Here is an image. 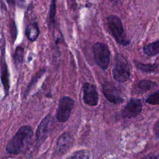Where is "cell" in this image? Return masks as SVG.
<instances>
[{
    "label": "cell",
    "mask_w": 159,
    "mask_h": 159,
    "mask_svg": "<svg viewBox=\"0 0 159 159\" xmlns=\"http://www.w3.org/2000/svg\"><path fill=\"white\" fill-rule=\"evenodd\" d=\"M34 136L33 129L29 126H23L19 129L13 138L6 145V151L12 155H17L23 152Z\"/></svg>",
    "instance_id": "1"
},
{
    "label": "cell",
    "mask_w": 159,
    "mask_h": 159,
    "mask_svg": "<svg viewBox=\"0 0 159 159\" xmlns=\"http://www.w3.org/2000/svg\"><path fill=\"white\" fill-rule=\"evenodd\" d=\"M107 24L110 33L118 43L121 45H127L130 40L127 39L124 26L120 19L114 15H111L107 18Z\"/></svg>",
    "instance_id": "2"
},
{
    "label": "cell",
    "mask_w": 159,
    "mask_h": 159,
    "mask_svg": "<svg viewBox=\"0 0 159 159\" xmlns=\"http://www.w3.org/2000/svg\"><path fill=\"white\" fill-rule=\"evenodd\" d=\"M113 78L118 82H125L130 77V68L128 62L124 56L118 54L116 57V64L113 70Z\"/></svg>",
    "instance_id": "3"
},
{
    "label": "cell",
    "mask_w": 159,
    "mask_h": 159,
    "mask_svg": "<svg viewBox=\"0 0 159 159\" xmlns=\"http://www.w3.org/2000/svg\"><path fill=\"white\" fill-rule=\"evenodd\" d=\"M96 63L102 69L107 70L110 65V51L108 47L102 43H96L93 48Z\"/></svg>",
    "instance_id": "4"
},
{
    "label": "cell",
    "mask_w": 159,
    "mask_h": 159,
    "mask_svg": "<svg viewBox=\"0 0 159 159\" xmlns=\"http://www.w3.org/2000/svg\"><path fill=\"white\" fill-rule=\"evenodd\" d=\"M75 105L74 99L68 96L62 97L59 101L58 108H57L56 118L61 123H65L69 118L71 110Z\"/></svg>",
    "instance_id": "5"
},
{
    "label": "cell",
    "mask_w": 159,
    "mask_h": 159,
    "mask_svg": "<svg viewBox=\"0 0 159 159\" xmlns=\"http://www.w3.org/2000/svg\"><path fill=\"white\" fill-rule=\"evenodd\" d=\"M54 124V118L51 115L45 116L44 119L40 122L37 133H36V142L38 144H42L49 135Z\"/></svg>",
    "instance_id": "6"
},
{
    "label": "cell",
    "mask_w": 159,
    "mask_h": 159,
    "mask_svg": "<svg viewBox=\"0 0 159 159\" xmlns=\"http://www.w3.org/2000/svg\"><path fill=\"white\" fill-rule=\"evenodd\" d=\"M83 100L85 104L90 107L97 105L99 102V95L94 85L89 82L83 84Z\"/></svg>",
    "instance_id": "7"
},
{
    "label": "cell",
    "mask_w": 159,
    "mask_h": 159,
    "mask_svg": "<svg viewBox=\"0 0 159 159\" xmlns=\"http://www.w3.org/2000/svg\"><path fill=\"white\" fill-rule=\"evenodd\" d=\"M142 110V102L140 99H132L122 110V116L124 118L136 117Z\"/></svg>",
    "instance_id": "8"
},
{
    "label": "cell",
    "mask_w": 159,
    "mask_h": 159,
    "mask_svg": "<svg viewBox=\"0 0 159 159\" xmlns=\"http://www.w3.org/2000/svg\"><path fill=\"white\" fill-rule=\"evenodd\" d=\"M72 136L69 133H64L58 138L57 141L56 149L61 155L65 154L73 144Z\"/></svg>",
    "instance_id": "9"
},
{
    "label": "cell",
    "mask_w": 159,
    "mask_h": 159,
    "mask_svg": "<svg viewBox=\"0 0 159 159\" xmlns=\"http://www.w3.org/2000/svg\"><path fill=\"white\" fill-rule=\"evenodd\" d=\"M103 94L107 97V99L110 102L114 104H120L124 102V99L122 96L120 95L118 91L116 90L114 86H112L111 85H103Z\"/></svg>",
    "instance_id": "10"
},
{
    "label": "cell",
    "mask_w": 159,
    "mask_h": 159,
    "mask_svg": "<svg viewBox=\"0 0 159 159\" xmlns=\"http://www.w3.org/2000/svg\"><path fill=\"white\" fill-rule=\"evenodd\" d=\"M158 86V84L150 80H141L137 82L133 87V93L134 94H143L146 92Z\"/></svg>",
    "instance_id": "11"
},
{
    "label": "cell",
    "mask_w": 159,
    "mask_h": 159,
    "mask_svg": "<svg viewBox=\"0 0 159 159\" xmlns=\"http://www.w3.org/2000/svg\"><path fill=\"white\" fill-rule=\"evenodd\" d=\"M39 33H40V30H39L38 26H37V23H32V24L29 25L26 27V31H25L26 36L31 41L37 40L39 36Z\"/></svg>",
    "instance_id": "12"
},
{
    "label": "cell",
    "mask_w": 159,
    "mask_h": 159,
    "mask_svg": "<svg viewBox=\"0 0 159 159\" xmlns=\"http://www.w3.org/2000/svg\"><path fill=\"white\" fill-rule=\"evenodd\" d=\"M144 53L148 56H155L159 54V40L145 45L143 48Z\"/></svg>",
    "instance_id": "13"
},
{
    "label": "cell",
    "mask_w": 159,
    "mask_h": 159,
    "mask_svg": "<svg viewBox=\"0 0 159 159\" xmlns=\"http://www.w3.org/2000/svg\"><path fill=\"white\" fill-rule=\"evenodd\" d=\"M135 65L138 69L144 72H154L156 71L158 67L157 64H143L138 61H135Z\"/></svg>",
    "instance_id": "14"
},
{
    "label": "cell",
    "mask_w": 159,
    "mask_h": 159,
    "mask_svg": "<svg viewBox=\"0 0 159 159\" xmlns=\"http://www.w3.org/2000/svg\"><path fill=\"white\" fill-rule=\"evenodd\" d=\"M90 153L87 150H80L74 152L67 159H89Z\"/></svg>",
    "instance_id": "15"
},
{
    "label": "cell",
    "mask_w": 159,
    "mask_h": 159,
    "mask_svg": "<svg viewBox=\"0 0 159 159\" xmlns=\"http://www.w3.org/2000/svg\"><path fill=\"white\" fill-rule=\"evenodd\" d=\"M146 102L150 105H159V90L150 95L146 99Z\"/></svg>",
    "instance_id": "16"
},
{
    "label": "cell",
    "mask_w": 159,
    "mask_h": 159,
    "mask_svg": "<svg viewBox=\"0 0 159 159\" xmlns=\"http://www.w3.org/2000/svg\"><path fill=\"white\" fill-rule=\"evenodd\" d=\"M55 2H52L51 5V8H50V20H51V21L54 20V16H55Z\"/></svg>",
    "instance_id": "17"
},
{
    "label": "cell",
    "mask_w": 159,
    "mask_h": 159,
    "mask_svg": "<svg viewBox=\"0 0 159 159\" xmlns=\"http://www.w3.org/2000/svg\"><path fill=\"white\" fill-rule=\"evenodd\" d=\"M154 134L157 138H159V120L157 121L155 127H154Z\"/></svg>",
    "instance_id": "18"
},
{
    "label": "cell",
    "mask_w": 159,
    "mask_h": 159,
    "mask_svg": "<svg viewBox=\"0 0 159 159\" xmlns=\"http://www.w3.org/2000/svg\"><path fill=\"white\" fill-rule=\"evenodd\" d=\"M142 159H158V156H155V155H149L148 156H145L144 158Z\"/></svg>",
    "instance_id": "19"
}]
</instances>
